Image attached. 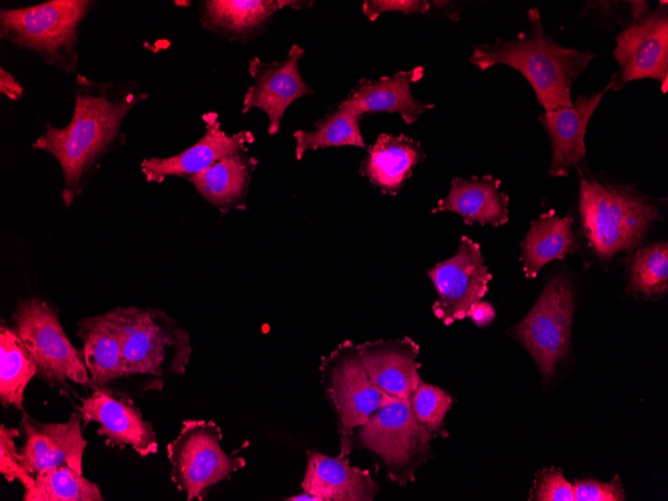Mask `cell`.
I'll return each instance as SVG.
<instances>
[{
	"label": "cell",
	"instance_id": "3957f363",
	"mask_svg": "<svg viewBox=\"0 0 668 501\" xmlns=\"http://www.w3.org/2000/svg\"><path fill=\"white\" fill-rule=\"evenodd\" d=\"M576 168L583 233L599 258L610 260L619 252L633 249L655 223L663 220L655 198L631 185L593 175L581 164Z\"/></svg>",
	"mask_w": 668,
	"mask_h": 501
},
{
	"label": "cell",
	"instance_id": "ffe728a7",
	"mask_svg": "<svg viewBox=\"0 0 668 501\" xmlns=\"http://www.w3.org/2000/svg\"><path fill=\"white\" fill-rule=\"evenodd\" d=\"M77 335L94 387L106 388L112 381L126 377L119 306L103 314L85 317L78 323Z\"/></svg>",
	"mask_w": 668,
	"mask_h": 501
},
{
	"label": "cell",
	"instance_id": "d4e9b609",
	"mask_svg": "<svg viewBox=\"0 0 668 501\" xmlns=\"http://www.w3.org/2000/svg\"><path fill=\"white\" fill-rule=\"evenodd\" d=\"M255 164V159L242 153L231 154L186 179L212 205L226 208L237 203L246 193Z\"/></svg>",
	"mask_w": 668,
	"mask_h": 501
},
{
	"label": "cell",
	"instance_id": "4dcf8cb0",
	"mask_svg": "<svg viewBox=\"0 0 668 501\" xmlns=\"http://www.w3.org/2000/svg\"><path fill=\"white\" fill-rule=\"evenodd\" d=\"M650 11L648 2L643 0H590L585 2L581 16L589 17L598 28L623 30Z\"/></svg>",
	"mask_w": 668,
	"mask_h": 501
},
{
	"label": "cell",
	"instance_id": "8fae6325",
	"mask_svg": "<svg viewBox=\"0 0 668 501\" xmlns=\"http://www.w3.org/2000/svg\"><path fill=\"white\" fill-rule=\"evenodd\" d=\"M613 57L618 69L613 73L611 91L619 92L628 83L654 79L663 93L668 90V2L660 1L639 21L616 36Z\"/></svg>",
	"mask_w": 668,
	"mask_h": 501
},
{
	"label": "cell",
	"instance_id": "5b68a950",
	"mask_svg": "<svg viewBox=\"0 0 668 501\" xmlns=\"http://www.w3.org/2000/svg\"><path fill=\"white\" fill-rule=\"evenodd\" d=\"M119 310L126 377H147V389L160 391L168 378L185 373L192 346L177 320L158 308L119 306Z\"/></svg>",
	"mask_w": 668,
	"mask_h": 501
},
{
	"label": "cell",
	"instance_id": "603a6c76",
	"mask_svg": "<svg viewBox=\"0 0 668 501\" xmlns=\"http://www.w3.org/2000/svg\"><path fill=\"white\" fill-rule=\"evenodd\" d=\"M425 155L420 142L405 134L383 133L368 148L360 173L383 193L395 196Z\"/></svg>",
	"mask_w": 668,
	"mask_h": 501
},
{
	"label": "cell",
	"instance_id": "d6986e66",
	"mask_svg": "<svg viewBox=\"0 0 668 501\" xmlns=\"http://www.w3.org/2000/svg\"><path fill=\"white\" fill-rule=\"evenodd\" d=\"M301 489L321 501H373L378 485L367 469L352 466L347 456L307 450Z\"/></svg>",
	"mask_w": 668,
	"mask_h": 501
},
{
	"label": "cell",
	"instance_id": "7402d4cb",
	"mask_svg": "<svg viewBox=\"0 0 668 501\" xmlns=\"http://www.w3.org/2000/svg\"><path fill=\"white\" fill-rule=\"evenodd\" d=\"M500 185L501 180L491 175L469 179L454 177L448 195L440 199L431 212L457 213L468 225L478 222L482 226H502L509 220V196L499 191Z\"/></svg>",
	"mask_w": 668,
	"mask_h": 501
},
{
	"label": "cell",
	"instance_id": "e575fe53",
	"mask_svg": "<svg viewBox=\"0 0 668 501\" xmlns=\"http://www.w3.org/2000/svg\"><path fill=\"white\" fill-rule=\"evenodd\" d=\"M534 498L540 501H575L574 488L560 470L551 469L540 476Z\"/></svg>",
	"mask_w": 668,
	"mask_h": 501
},
{
	"label": "cell",
	"instance_id": "4316f807",
	"mask_svg": "<svg viewBox=\"0 0 668 501\" xmlns=\"http://www.w3.org/2000/svg\"><path fill=\"white\" fill-rule=\"evenodd\" d=\"M35 361L13 328L0 327V402L24 411V392L37 375Z\"/></svg>",
	"mask_w": 668,
	"mask_h": 501
},
{
	"label": "cell",
	"instance_id": "cb8c5ba5",
	"mask_svg": "<svg viewBox=\"0 0 668 501\" xmlns=\"http://www.w3.org/2000/svg\"><path fill=\"white\" fill-rule=\"evenodd\" d=\"M573 217L559 216L549 210L532 220L525 239L521 242V258L526 278H535L548 262L563 259L577 246L573 231Z\"/></svg>",
	"mask_w": 668,
	"mask_h": 501
},
{
	"label": "cell",
	"instance_id": "6da1fadb",
	"mask_svg": "<svg viewBox=\"0 0 668 501\" xmlns=\"http://www.w3.org/2000/svg\"><path fill=\"white\" fill-rule=\"evenodd\" d=\"M74 112L63 128L47 124L32 147L51 154L64 178L62 200L70 207L80 196L103 156L120 140L129 112L148 94L134 82H97L78 74Z\"/></svg>",
	"mask_w": 668,
	"mask_h": 501
},
{
	"label": "cell",
	"instance_id": "2e32d148",
	"mask_svg": "<svg viewBox=\"0 0 668 501\" xmlns=\"http://www.w3.org/2000/svg\"><path fill=\"white\" fill-rule=\"evenodd\" d=\"M608 91H611L610 82L599 92L578 94L569 107L539 114V123L549 137L552 150L550 176L566 177L585 159L587 125Z\"/></svg>",
	"mask_w": 668,
	"mask_h": 501
},
{
	"label": "cell",
	"instance_id": "52a82bcc",
	"mask_svg": "<svg viewBox=\"0 0 668 501\" xmlns=\"http://www.w3.org/2000/svg\"><path fill=\"white\" fill-rule=\"evenodd\" d=\"M325 399L332 408L340 441L339 456L352 452L354 430L379 408L396 400L379 390L370 380L361 359L359 345L340 343L319 366Z\"/></svg>",
	"mask_w": 668,
	"mask_h": 501
},
{
	"label": "cell",
	"instance_id": "836d02e7",
	"mask_svg": "<svg viewBox=\"0 0 668 501\" xmlns=\"http://www.w3.org/2000/svg\"><path fill=\"white\" fill-rule=\"evenodd\" d=\"M575 501H622L625 499L619 482H600L592 478L575 480Z\"/></svg>",
	"mask_w": 668,
	"mask_h": 501
},
{
	"label": "cell",
	"instance_id": "9a60e30c",
	"mask_svg": "<svg viewBox=\"0 0 668 501\" xmlns=\"http://www.w3.org/2000/svg\"><path fill=\"white\" fill-rule=\"evenodd\" d=\"M82 416L74 411L63 423H41L26 412L20 422L25 442L20 451L22 467L31 476L42 470L69 467L82 473V458L88 444L82 436Z\"/></svg>",
	"mask_w": 668,
	"mask_h": 501
},
{
	"label": "cell",
	"instance_id": "ac0fdd59",
	"mask_svg": "<svg viewBox=\"0 0 668 501\" xmlns=\"http://www.w3.org/2000/svg\"><path fill=\"white\" fill-rule=\"evenodd\" d=\"M363 366L373 384L390 397L410 400L421 379L419 345L410 337L379 339L359 345Z\"/></svg>",
	"mask_w": 668,
	"mask_h": 501
},
{
	"label": "cell",
	"instance_id": "83f0119b",
	"mask_svg": "<svg viewBox=\"0 0 668 501\" xmlns=\"http://www.w3.org/2000/svg\"><path fill=\"white\" fill-rule=\"evenodd\" d=\"M360 119L361 117L349 106L341 102L315 123V129L297 130L293 133L296 140V159L300 160L308 150L319 148L342 146L367 148L359 126Z\"/></svg>",
	"mask_w": 668,
	"mask_h": 501
},
{
	"label": "cell",
	"instance_id": "f35d334b",
	"mask_svg": "<svg viewBox=\"0 0 668 501\" xmlns=\"http://www.w3.org/2000/svg\"><path fill=\"white\" fill-rule=\"evenodd\" d=\"M462 9L461 2L453 1H430V10L437 11L441 13L442 16H446L453 21H457L460 17V12Z\"/></svg>",
	"mask_w": 668,
	"mask_h": 501
},
{
	"label": "cell",
	"instance_id": "e0dca14e",
	"mask_svg": "<svg viewBox=\"0 0 668 501\" xmlns=\"http://www.w3.org/2000/svg\"><path fill=\"white\" fill-rule=\"evenodd\" d=\"M203 120L205 133L197 143L174 156L150 157L141 162V171L147 182L161 183L167 176L186 178L227 155L245 151L254 141L253 134L246 130L227 135L221 128L217 113H206Z\"/></svg>",
	"mask_w": 668,
	"mask_h": 501
},
{
	"label": "cell",
	"instance_id": "1f68e13d",
	"mask_svg": "<svg viewBox=\"0 0 668 501\" xmlns=\"http://www.w3.org/2000/svg\"><path fill=\"white\" fill-rule=\"evenodd\" d=\"M452 404L453 398L445 390L425 383L422 379L410 398V408L414 417L432 435L443 432L442 423Z\"/></svg>",
	"mask_w": 668,
	"mask_h": 501
},
{
	"label": "cell",
	"instance_id": "8992f818",
	"mask_svg": "<svg viewBox=\"0 0 668 501\" xmlns=\"http://www.w3.org/2000/svg\"><path fill=\"white\" fill-rule=\"evenodd\" d=\"M433 435L414 417L410 400L377 409L352 435V449L369 451L387 477L399 486L415 480V471L431 457Z\"/></svg>",
	"mask_w": 668,
	"mask_h": 501
},
{
	"label": "cell",
	"instance_id": "74e56055",
	"mask_svg": "<svg viewBox=\"0 0 668 501\" xmlns=\"http://www.w3.org/2000/svg\"><path fill=\"white\" fill-rule=\"evenodd\" d=\"M23 87L16 80L15 76L6 71L3 67L0 68V92L10 100H18L23 96Z\"/></svg>",
	"mask_w": 668,
	"mask_h": 501
},
{
	"label": "cell",
	"instance_id": "7c38bea8",
	"mask_svg": "<svg viewBox=\"0 0 668 501\" xmlns=\"http://www.w3.org/2000/svg\"><path fill=\"white\" fill-rule=\"evenodd\" d=\"M437 293L434 315L445 325L467 317L472 304L488 291L492 274L484 264L480 245L462 236L456 254L427 271Z\"/></svg>",
	"mask_w": 668,
	"mask_h": 501
},
{
	"label": "cell",
	"instance_id": "f546056e",
	"mask_svg": "<svg viewBox=\"0 0 668 501\" xmlns=\"http://www.w3.org/2000/svg\"><path fill=\"white\" fill-rule=\"evenodd\" d=\"M628 291L646 298L668 290V244L657 242L638 249L628 266Z\"/></svg>",
	"mask_w": 668,
	"mask_h": 501
},
{
	"label": "cell",
	"instance_id": "44dd1931",
	"mask_svg": "<svg viewBox=\"0 0 668 501\" xmlns=\"http://www.w3.org/2000/svg\"><path fill=\"white\" fill-rule=\"evenodd\" d=\"M423 72V67L419 66L377 80L362 79L342 102L360 117L386 111L398 113L410 125L434 107L418 101L411 93V84L420 80Z\"/></svg>",
	"mask_w": 668,
	"mask_h": 501
},
{
	"label": "cell",
	"instance_id": "5bb4252c",
	"mask_svg": "<svg viewBox=\"0 0 668 501\" xmlns=\"http://www.w3.org/2000/svg\"><path fill=\"white\" fill-rule=\"evenodd\" d=\"M303 54L304 49L293 44L280 61L264 63L258 57L249 60L248 72L253 84L244 95L242 113L252 108L263 110L270 135L279 132L284 112L292 102L313 93L299 72L298 61Z\"/></svg>",
	"mask_w": 668,
	"mask_h": 501
},
{
	"label": "cell",
	"instance_id": "30bf717a",
	"mask_svg": "<svg viewBox=\"0 0 668 501\" xmlns=\"http://www.w3.org/2000/svg\"><path fill=\"white\" fill-rule=\"evenodd\" d=\"M574 311V285L566 274L559 273L547 282L533 307L512 329L544 381L553 376L556 365L569 351Z\"/></svg>",
	"mask_w": 668,
	"mask_h": 501
},
{
	"label": "cell",
	"instance_id": "9c48e42d",
	"mask_svg": "<svg viewBox=\"0 0 668 501\" xmlns=\"http://www.w3.org/2000/svg\"><path fill=\"white\" fill-rule=\"evenodd\" d=\"M11 327L35 361L37 375L49 385L91 382L82 350L69 341L57 310L48 302L36 297L20 301L12 314Z\"/></svg>",
	"mask_w": 668,
	"mask_h": 501
},
{
	"label": "cell",
	"instance_id": "d590c367",
	"mask_svg": "<svg viewBox=\"0 0 668 501\" xmlns=\"http://www.w3.org/2000/svg\"><path fill=\"white\" fill-rule=\"evenodd\" d=\"M429 10L430 1L426 0H367L362 5V11L370 21H375L384 12L427 14Z\"/></svg>",
	"mask_w": 668,
	"mask_h": 501
},
{
	"label": "cell",
	"instance_id": "484cf974",
	"mask_svg": "<svg viewBox=\"0 0 668 501\" xmlns=\"http://www.w3.org/2000/svg\"><path fill=\"white\" fill-rule=\"evenodd\" d=\"M290 0H207L201 8L203 25L224 35H243L260 26Z\"/></svg>",
	"mask_w": 668,
	"mask_h": 501
},
{
	"label": "cell",
	"instance_id": "8d00e7d4",
	"mask_svg": "<svg viewBox=\"0 0 668 501\" xmlns=\"http://www.w3.org/2000/svg\"><path fill=\"white\" fill-rule=\"evenodd\" d=\"M467 316L479 327L488 326L495 318L494 307L486 301H478L470 306Z\"/></svg>",
	"mask_w": 668,
	"mask_h": 501
},
{
	"label": "cell",
	"instance_id": "277c9868",
	"mask_svg": "<svg viewBox=\"0 0 668 501\" xmlns=\"http://www.w3.org/2000/svg\"><path fill=\"white\" fill-rule=\"evenodd\" d=\"M91 0H51L0 10V37L38 54L47 64L67 73L78 65V37L95 5Z\"/></svg>",
	"mask_w": 668,
	"mask_h": 501
},
{
	"label": "cell",
	"instance_id": "4fadbf2b",
	"mask_svg": "<svg viewBox=\"0 0 668 501\" xmlns=\"http://www.w3.org/2000/svg\"><path fill=\"white\" fill-rule=\"evenodd\" d=\"M78 411L83 428L91 422L99 424L97 434L106 438V445L120 449L129 446L142 457L157 452L158 441L153 425L144 420L130 398L116 396L107 388L94 387Z\"/></svg>",
	"mask_w": 668,
	"mask_h": 501
},
{
	"label": "cell",
	"instance_id": "f1b7e54d",
	"mask_svg": "<svg viewBox=\"0 0 668 501\" xmlns=\"http://www.w3.org/2000/svg\"><path fill=\"white\" fill-rule=\"evenodd\" d=\"M23 501H103L100 487L69 467H55L34 476Z\"/></svg>",
	"mask_w": 668,
	"mask_h": 501
},
{
	"label": "cell",
	"instance_id": "ba28073f",
	"mask_svg": "<svg viewBox=\"0 0 668 501\" xmlns=\"http://www.w3.org/2000/svg\"><path fill=\"white\" fill-rule=\"evenodd\" d=\"M222 438V430L213 420L188 419L168 443L171 480L188 501L206 500L212 486L245 467L244 457L225 453Z\"/></svg>",
	"mask_w": 668,
	"mask_h": 501
},
{
	"label": "cell",
	"instance_id": "ab89813d",
	"mask_svg": "<svg viewBox=\"0 0 668 501\" xmlns=\"http://www.w3.org/2000/svg\"><path fill=\"white\" fill-rule=\"evenodd\" d=\"M284 500L286 501H321L318 497L306 492L302 491L299 494L293 495L291 497H287Z\"/></svg>",
	"mask_w": 668,
	"mask_h": 501
},
{
	"label": "cell",
	"instance_id": "d6a6232c",
	"mask_svg": "<svg viewBox=\"0 0 668 501\" xmlns=\"http://www.w3.org/2000/svg\"><path fill=\"white\" fill-rule=\"evenodd\" d=\"M20 436L17 428L0 426V473L8 481L17 480L24 491L34 485V477L25 471L20 461V451L15 438Z\"/></svg>",
	"mask_w": 668,
	"mask_h": 501
},
{
	"label": "cell",
	"instance_id": "7a4b0ae2",
	"mask_svg": "<svg viewBox=\"0 0 668 501\" xmlns=\"http://www.w3.org/2000/svg\"><path fill=\"white\" fill-rule=\"evenodd\" d=\"M529 29L515 39L472 45L469 62L485 71L497 64L518 71L531 85L544 111L573 104L574 83L598 54L563 47L545 32L538 7L527 10Z\"/></svg>",
	"mask_w": 668,
	"mask_h": 501
}]
</instances>
